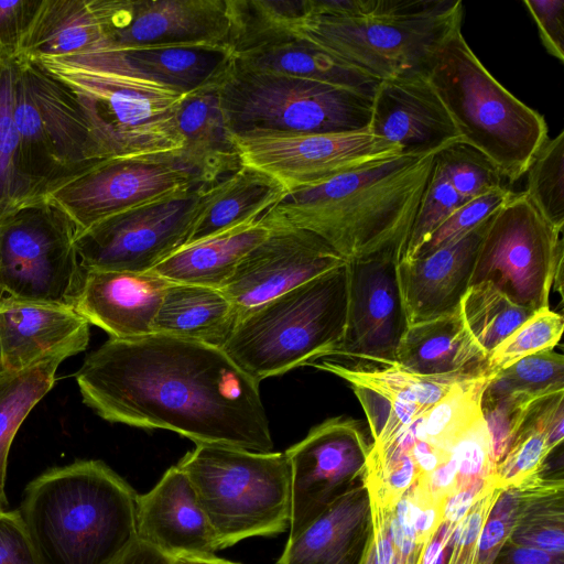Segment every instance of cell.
<instances>
[{
    "mask_svg": "<svg viewBox=\"0 0 564 564\" xmlns=\"http://www.w3.org/2000/svg\"><path fill=\"white\" fill-rule=\"evenodd\" d=\"M75 379L84 403L108 422L172 431L196 445L273 449L260 383L223 349L155 333L109 338Z\"/></svg>",
    "mask_w": 564,
    "mask_h": 564,
    "instance_id": "1",
    "label": "cell"
},
{
    "mask_svg": "<svg viewBox=\"0 0 564 564\" xmlns=\"http://www.w3.org/2000/svg\"><path fill=\"white\" fill-rule=\"evenodd\" d=\"M436 153H403L289 192L259 221L310 231L347 262L393 246L404 254Z\"/></svg>",
    "mask_w": 564,
    "mask_h": 564,
    "instance_id": "2",
    "label": "cell"
},
{
    "mask_svg": "<svg viewBox=\"0 0 564 564\" xmlns=\"http://www.w3.org/2000/svg\"><path fill=\"white\" fill-rule=\"evenodd\" d=\"M137 495L102 460L77 459L32 479L17 510L40 564H109L138 540Z\"/></svg>",
    "mask_w": 564,
    "mask_h": 564,
    "instance_id": "3",
    "label": "cell"
},
{
    "mask_svg": "<svg viewBox=\"0 0 564 564\" xmlns=\"http://www.w3.org/2000/svg\"><path fill=\"white\" fill-rule=\"evenodd\" d=\"M292 35L381 80L426 74L460 31V0H307Z\"/></svg>",
    "mask_w": 564,
    "mask_h": 564,
    "instance_id": "4",
    "label": "cell"
},
{
    "mask_svg": "<svg viewBox=\"0 0 564 564\" xmlns=\"http://www.w3.org/2000/svg\"><path fill=\"white\" fill-rule=\"evenodd\" d=\"M32 62L74 95L101 161L170 154L183 148L177 113L187 94L143 76L109 43Z\"/></svg>",
    "mask_w": 564,
    "mask_h": 564,
    "instance_id": "5",
    "label": "cell"
},
{
    "mask_svg": "<svg viewBox=\"0 0 564 564\" xmlns=\"http://www.w3.org/2000/svg\"><path fill=\"white\" fill-rule=\"evenodd\" d=\"M426 76L463 143L513 183L549 138L544 117L508 91L456 32L432 57Z\"/></svg>",
    "mask_w": 564,
    "mask_h": 564,
    "instance_id": "6",
    "label": "cell"
},
{
    "mask_svg": "<svg viewBox=\"0 0 564 564\" xmlns=\"http://www.w3.org/2000/svg\"><path fill=\"white\" fill-rule=\"evenodd\" d=\"M347 263L242 315L224 352L257 382L327 358L347 322Z\"/></svg>",
    "mask_w": 564,
    "mask_h": 564,
    "instance_id": "7",
    "label": "cell"
},
{
    "mask_svg": "<svg viewBox=\"0 0 564 564\" xmlns=\"http://www.w3.org/2000/svg\"><path fill=\"white\" fill-rule=\"evenodd\" d=\"M176 466L191 481L220 550L290 529L291 468L284 453L198 444Z\"/></svg>",
    "mask_w": 564,
    "mask_h": 564,
    "instance_id": "8",
    "label": "cell"
},
{
    "mask_svg": "<svg viewBox=\"0 0 564 564\" xmlns=\"http://www.w3.org/2000/svg\"><path fill=\"white\" fill-rule=\"evenodd\" d=\"M231 134L330 133L368 127L372 96L281 74L250 72L234 59L216 85Z\"/></svg>",
    "mask_w": 564,
    "mask_h": 564,
    "instance_id": "9",
    "label": "cell"
},
{
    "mask_svg": "<svg viewBox=\"0 0 564 564\" xmlns=\"http://www.w3.org/2000/svg\"><path fill=\"white\" fill-rule=\"evenodd\" d=\"M15 63L13 111L22 164L46 202L101 160L69 89L30 59L15 57Z\"/></svg>",
    "mask_w": 564,
    "mask_h": 564,
    "instance_id": "10",
    "label": "cell"
},
{
    "mask_svg": "<svg viewBox=\"0 0 564 564\" xmlns=\"http://www.w3.org/2000/svg\"><path fill=\"white\" fill-rule=\"evenodd\" d=\"M562 232L523 192L514 193L490 220L469 285L487 282L517 305L532 311L547 307L554 284L563 294Z\"/></svg>",
    "mask_w": 564,
    "mask_h": 564,
    "instance_id": "11",
    "label": "cell"
},
{
    "mask_svg": "<svg viewBox=\"0 0 564 564\" xmlns=\"http://www.w3.org/2000/svg\"><path fill=\"white\" fill-rule=\"evenodd\" d=\"M75 226L43 202L0 223V297L73 306L83 272Z\"/></svg>",
    "mask_w": 564,
    "mask_h": 564,
    "instance_id": "12",
    "label": "cell"
},
{
    "mask_svg": "<svg viewBox=\"0 0 564 564\" xmlns=\"http://www.w3.org/2000/svg\"><path fill=\"white\" fill-rule=\"evenodd\" d=\"M231 139L241 165L273 177L288 193L403 154L400 145L368 128L330 133L257 132L231 134Z\"/></svg>",
    "mask_w": 564,
    "mask_h": 564,
    "instance_id": "13",
    "label": "cell"
},
{
    "mask_svg": "<svg viewBox=\"0 0 564 564\" xmlns=\"http://www.w3.org/2000/svg\"><path fill=\"white\" fill-rule=\"evenodd\" d=\"M205 184L108 217L75 236L83 270L147 272L183 248Z\"/></svg>",
    "mask_w": 564,
    "mask_h": 564,
    "instance_id": "14",
    "label": "cell"
},
{
    "mask_svg": "<svg viewBox=\"0 0 564 564\" xmlns=\"http://www.w3.org/2000/svg\"><path fill=\"white\" fill-rule=\"evenodd\" d=\"M198 184L174 153L117 158L100 161L48 194L46 202L67 215L77 235L108 217Z\"/></svg>",
    "mask_w": 564,
    "mask_h": 564,
    "instance_id": "15",
    "label": "cell"
},
{
    "mask_svg": "<svg viewBox=\"0 0 564 564\" xmlns=\"http://www.w3.org/2000/svg\"><path fill=\"white\" fill-rule=\"evenodd\" d=\"M402 257L403 249L393 246L347 262L346 329L327 359H347L352 367L395 365L409 326L397 274Z\"/></svg>",
    "mask_w": 564,
    "mask_h": 564,
    "instance_id": "16",
    "label": "cell"
},
{
    "mask_svg": "<svg viewBox=\"0 0 564 564\" xmlns=\"http://www.w3.org/2000/svg\"><path fill=\"white\" fill-rule=\"evenodd\" d=\"M369 445L358 421L336 416L284 452L291 468L289 539L365 482Z\"/></svg>",
    "mask_w": 564,
    "mask_h": 564,
    "instance_id": "17",
    "label": "cell"
},
{
    "mask_svg": "<svg viewBox=\"0 0 564 564\" xmlns=\"http://www.w3.org/2000/svg\"><path fill=\"white\" fill-rule=\"evenodd\" d=\"M108 43L119 51L200 46L231 52L227 0H95Z\"/></svg>",
    "mask_w": 564,
    "mask_h": 564,
    "instance_id": "18",
    "label": "cell"
},
{
    "mask_svg": "<svg viewBox=\"0 0 564 564\" xmlns=\"http://www.w3.org/2000/svg\"><path fill=\"white\" fill-rule=\"evenodd\" d=\"M346 263L328 243L310 231L269 229L268 236L241 259L221 291L240 318L248 311Z\"/></svg>",
    "mask_w": 564,
    "mask_h": 564,
    "instance_id": "19",
    "label": "cell"
},
{
    "mask_svg": "<svg viewBox=\"0 0 564 564\" xmlns=\"http://www.w3.org/2000/svg\"><path fill=\"white\" fill-rule=\"evenodd\" d=\"M351 387L367 416L372 444L386 442L469 378L424 376L398 365L352 367L332 359L312 362ZM475 378V377H471Z\"/></svg>",
    "mask_w": 564,
    "mask_h": 564,
    "instance_id": "20",
    "label": "cell"
},
{
    "mask_svg": "<svg viewBox=\"0 0 564 564\" xmlns=\"http://www.w3.org/2000/svg\"><path fill=\"white\" fill-rule=\"evenodd\" d=\"M367 128L373 134L400 145L403 153L438 152L463 142L424 73L379 80Z\"/></svg>",
    "mask_w": 564,
    "mask_h": 564,
    "instance_id": "21",
    "label": "cell"
},
{
    "mask_svg": "<svg viewBox=\"0 0 564 564\" xmlns=\"http://www.w3.org/2000/svg\"><path fill=\"white\" fill-rule=\"evenodd\" d=\"M137 538L170 558L214 555V530L186 475L175 465L154 487L137 495Z\"/></svg>",
    "mask_w": 564,
    "mask_h": 564,
    "instance_id": "22",
    "label": "cell"
},
{
    "mask_svg": "<svg viewBox=\"0 0 564 564\" xmlns=\"http://www.w3.org/2000/svg\"><path fill=\"white\" fill-rule=\"evenodd\" d=\"M170 283L152 270H84L73 307L110 338H140L153 334V322Z\"/></svg>",
    "mask_w": 564,
    "mask_h": 564,
    "instance_id": "23",
    "label": "cell"
},
{
    "mask_svg": "<svg viewBox=\"0 0 564 564\" xmlns=\"http://www.w3.org/2000/svg\"><path fill=\"white\" fill-rule=\"evenodd\" d=\"M491 218L454 243L421 258L399 261L398 283L409 325L437 318L459 307Z\"/></svg>",
    "mask_w": 564,
    "mask_h": 564,
    "instance_id": "24",
    "label": "cell"
},
{
    "mask_svg": "<svg viewBox=\"0 0 564 564\" xmlns=\"http://www.w3.org/2000/svg\"><path fill=\"white\" fill-rule=\"evenodd\" d=\"M89 325L70 305L0 297V370H21L89 338Z\"/></svg>",
    "mask_w": 564,
    "mask_h": 564,
    "instance_id": "25",
    "label": "cell"
},
{
    "mask_svg": "<svg viewBox=\"0 0 564 564\" xmlns=\"http://www.w3.org/2000/svg\"><path fill=\"white\" fill-rule=\"evenodd\" d=\"M371 534V503L364 482L289 539L278 564H362Z\"/></svg>",
    "mask_w": 564,
    "mask_h": 564,
    "instance_id": "26",
    "label": "cell"
},
{
    "mask_svg": "<svg viewBox=\"0 0 564 564\" xmlns=\"http://www.w3.org/2000/svg\"><path fill=\"white\" fill-rule=\"evenodd\" d=\"M487 358L458 307L409 325L399 344L395 365L424 376L471 378L487 376Z\"/></svg>",
    "mask_w": 564,
    "mask_h": 564,
    "instance_id": "27",
    "label": "cell"
},
{
    "mask_svg": "<svg viewBox=\"0 0 564 564\" xmlns=\"http://www.w3.org/2000/svg\"><path fill=\"white\" fill-rule=\"evenodd\" d=\"M183 148L174 154L199 183L209 185L241 166L216 85L187 94L177 113Z\"/></svg>",
    "mask_w": 564,
    "mask_h": 564,
    "instance_id": "28",
    "label": "cell"
},
{
    "mask_svg": "<svg viewBox=\"0 0 564 564\" xmlns=\"http://www.w3.org/2000/svg\"><path fill=\"white\" fill-rule=\"evenodd\" d=\"M286 193L273 177L241 165L235 172L204 186L185 246L259 219Z\"/></svg>",
    "mask_w": 564,
    "mask_h": 564,
    "instance_id": "29",
    "label": "cell"
},
{
    "mask_svg": "<svg viewBox=\"0 0 564 564\" xmlns=\"http://www.w3.org/2000/svg\"><path fill=\"white\" fill-rule=\"evenodd\" d=\"M106 42L95 0H41L14 56L30 61L62 57Z\"/></svg>",
    "mask_w": 564,
    "mask_h": 564,
    "instance_id": "30",
    "label": "cell"
},
{
    "mask_svg": "<svg viewBox=\"0 0 564 564\" xmlns=\"http://www.w3.org/2000/svg\"><path fill=\"white\" fill-rule=\"evenodd\" d=\"M245 70L272 73L332 84L373 96L379 83L294 35H284L232 55Z\"/></svg>",
    "mask_w": 564,
    "mask_h": 564,
    "instance_id": "31",
    "label": "cell"
},
{
    "mask_svg": "<svg viewBox=\"0 0 564 564\" xmlns=\"http://www.w3.org/2000/svg\"><path fill=\"white\" fill-rule=\"evenodd\" d=\"M239 319L218 289L170 283L153 322V333L223 349Z\"/></svg>",
    "mask_w": 564,
    "mask_h": 564,
    "instance_id": "32",
    "label": "cell"
},
{
    "mask_svg": "<svg viewBox=\"0 0 564 564\" xmlns=\"http://www.w3.org/2000/svg\"><path fill=\"white\" fill-rule=\"evenodd\" d=\"M269 234L259 219L187 245L152 271L171 283L221 290L241 259Z\"/></svg>",
    "mask_w": 564,
    "mask_h": 564,
    "instance_id": "33",
    "label": "cell"
},
{
    "mask_svg": "<svg viewBox=\"0 0 564 564\" xmlns=\"http://www.w3.org/2000/svg\"><path fill=\"white\" fill-rule=\"evenodd\" d=\"M89 338L74 340L21 370H0V505L7 507L8 457L13 438L30 411L52 389L66 358L86 349Z\"/></svg>",
    "mask_w": 564,
    "mask_h": 564,
    "instance_id": "34",
    "label": "cell"
},
{
    "mask_svg": "<svg viewBox=\"0 0 564 564\" xmlns=\"http://www.w3.org/2000/svg\"><path fill=\"white\" fill-rule=\"evenodd\" d=\"M123 53L137 72L181 94L217 85L234 59L228 50L200 46L143 48Z\"/></svg>",
    "mask_w": 564,
    "mask_h": 564,
    "instance_id": "35",
    "label": "cell"
},
{
    "mask_svg": "<svg viewBox=\"0 0 564 564\" xmlns=\"http://www.w3.org/2000/svg\"><path fill=\"white\" fill-rule=\"evenodd\" d=\"M518 508L508 541L564 555V481L541 474L517 487Z\"/></svg>",
    "mask_w": 564,
    "mask_h": 564,
    "instance_id": "36",
    "label": "cell"
},
{
    "mask_svg": "<svg viewBox=\"0 0 564 564\" xmlns=\"http://www.w3.org/2000/svg\"><path fill=\"white\" fill-rule=\"evenodd\" d=\"M14 56L0 55V223L19 209L45 202L24 172L14 120Z\"/></svg>",
    "mask_w": 564,
    "mask_h": 564,
    "instance_id": "37",
    "label": "cell"
},
{
    "mask_svg": "<svg viewBox=\"0 0 564 564\" xmlns=\"http://www.w3.org/2000/svg\"><path fill=\"white\" fill-rule=\"evenodd\" d=\"M459 307L467 329L487 355L536 312L517 305L487 282L469 285Z\"/></svg>",
    "mask_w": 564,
    "mask_h": 564,
    "instance_id": "38",
    "label": "cell"
},
{
    "mask_svg": "<svg viewBox=\"0 0 564 564\" xmlns=\"http://www.w3.org/2000/svg\"><path fill=\"white\" fill-rule=\"evenodd\" d=\"M232 55L283 35L306 14V0H227Z\"/></svg>",
    "mask_w": 564,
    "mask_h": 564,
    "instance_id": "39",
    "label": "cell"
},
{
    "mask_svg": "<svg viewBox=\"0 0 564 564\" xmlns=\"http://www.w3.org/2000/svg\"><path fill=\"white\" fill-rule=\"evenodd\" d=\"M524 195L553 227H564V131L547 138L529 165Z\"/></svg>",
    "mask_w": 564,
    "mask_h": 564,
    "instance_id": "40",
    "label": "cell"
},
{
    "mask_svg": "<svg viewBox=\"0 0 564 564\" xmlns=\"http://www.w3.org/2000/svg\"><path fill=\"white\" fill-rule=\"evenodd\" d=\"M563 329L562 314L550 306L538 310L488 354L486 375L494 376L524 357L552 350L560 341Z\"/></svg>",
    "mask_w": 564,
    "mask_h": 564,
    "instance_id": "41",
    "label": "cell"
},
{
    "mask_svg": "<svg viewBox=\"0 0 564 564\" xmlns=\"http://www.w3.org/2000/svg\"><path fill=\"white\" fill-rule=\"evenodd\" d=\"M488 383L533 397L564 391V357L554 349L536 352L488 376Z\"/></svg>",
    "mask_w": 564,
    "mask_h": 564,
    "instance_id": "42",
    "label": "cell"
},
{
    "mask_svg": "<svg viewBox=\"0 0 564 564\" xmlns=\"http://www.w3.org/2000/svg\"><path fill=\"white\" fill-rule=\"evenodd\" d=\"M435 160L465 200L505 186L498 169L484 154L463 142L441 150Z\"/></svg>",
    "mask_w": 564,
    "mask_h": 564,
    "instance_id": "43",
    "label": "cell"
},
{
    "mask_svg": "<svg viewBox=\"0 0 564 564\" xmlns=\"http://www.w3.org/2000/svg\"><path fill=\"white\" fill-rule=\"evenodd\" d=\"M539 398L542 397L494 388L487 380L480 411L490 437L495 465L508 451L532 403Z\"/></svg>",
    "mask_w": 564,
    "mask_h": 564,
    "instance_id": "44",
    "label": "cell"
},
{
    "mask_svg": "<svg viewBox=\"0 0 564 564\" xmlns=\"http://www.w3.org/2000/svg\"><path fill=\"white\" fill-rule=\"evenodd\" d=\"M465 202L467 200L455 191L434 158L401 261L411 260L432 232Z\"/></svg>",
    "mask_w": 564,
    "mask_h": 564,
    "instance_id": "45",
    "label": "cell"
},
{
    "mask_svg": "<svg viewBox=\"0 0 564 564\" xmlns=\"http://www.w3.org/2000/svg\"><path fill=\"white\" fill-rule=\"evenodd\" d=\"M513 195L514 193L510 188L501 186L465 202L432 232L411 260L424 257L462 239L478 225L492 217Z\"/></svg>",
    "mask_w": 564,
    "mask_h": 564,
    "instance_id": "46",
    "label": "cell"
},
{
    "mask_svg": "<svg viewBox=\"0 0 564 564\" xmlns=\"http://www.w3.org/2000/svg\"><path fill=\"white\" fill-rule=\"evenodd\" d=\"M501 491L490 485L476 498L454 531L445 564H476L482 527Z\"/></svg>",
    "mask_w": 564,
    "mask_h": 564,
    "instance_id": "47",
    "label": "cell"
},
{
    "mask_svg": "<svg viewBox=\"0 0 564 564\" xmlns=\"http://www.w3.org/2000/svg\"><path fill=\"white\" fill-rule=\"evenodd\" d=\"M518 489H502L479 536L476 564H492L514 527Z\"/></svg>",
    "mask_w": 564,
    "mask_h": 564,
    "instance_id": "48",
    "label": "cell"
},
{
    "mask_svg": "<svg viewBox=\"0 0 564 564\" xmlns=\"http://www.w3.org/2000/svg\"><path fill=\"white\" fill-rule=\"evenodd\" d=\"M534 20L546 52L564 62V1L527 0L523 2Z\"/></svg>",
    "mask_w": 564,
    "mask_h": 564,
    "instance_id": "49",
    "label": "cell"
},
{
    "mask_svg": "<svg viewBox=\"0 0 564 564\" xmlns=\"http://www.w3.org/2000/svg\"><path fill=\"white\" fill-rule=\"evenodd\" d=\"M0 564H40L17 509L0 508Z\"/></svg>",
    "mask_w": 564,
    "mask_h": 564,
    "instance_id": "50",
    "label": "cell"
},
{
    "mask_svg": "<svg viewBox=\"0 0 564 564\" xmlns=\"http://www.w3.org/2000/svg\"><path fill=\"white\" fill-rule=\"evenodd\" d=\"M40 1H0V55L14 56Z\"/></svg>",
    "mask_w": 564,
    "mask_h": 564,
    "instance_id": "51",
    "label": "cell"
},
{
    "mask_svg": "<svg viewBox=\"0 0 564 564\" xmlns=\"http://www.w3.org/2000/svg\"><path fill=\"white\" fill-rule=\"evenodd\" d=\"M372 534L362 564H393L394 550L390 538L386 508L371 502Z\"/></svg>",
    "mask_w": 564,
    "mask_h": 564,
    "instance_id": "52",
    "label": "cell"
},
{
    "mask_svg": "<svg viewBox=\"0 0 564 564\" xmlns=\"http://www.w3.org/2000/svg\"><path fill=\"white\" fill-rule=\"evenodd\" d=\"M492 564H564V555H555L507 541Z\"/></svg>",
    "mask_w": 564,
    "mask_h": 564,
    "instance_id": "53",
    "label": "cell"
},
{
    "mask_svg": "<svg viewBox=\"0 0 564 564\" xmlns=\"http://www.w3.org/2000/svg\"><path fill=\"white\" fill-rule=\"evenodd\" d=\"M109 564H172V558L137 540Z\"/></svg>",
    "mask_w": 564,
    "mask_h": 564,
    "instance_id": "54",
    "label": "cell"
},
{
    "mask_svg": "<svg viewBox=\"0 0 564 564\" xmlns=\"http://www.w3.org/2000/svg\"><path fill=\"white\" fill-rule=\"evenodd\" d=\"M172 564H239L214 555L178 556L172 558Z\"/></svg>",
    "mask_w": 564,
    "mask_h": 564,
    "instance_id": "55",
    "label": "cell"
},
{
    "mask_svg": "<svg viewBox=\"0 0 564 564\" xmlns=\"http://www.w3.org/2000/svg\"><path fill=\"white\" fill-rule=\"evenodd\" d=\"M0 508H2L1 505H0Z\"/></svg>",
    "mask_w": 564,
    "mask_h": 564,
    "instance_id": "56",
    "label": "cell"
}]
</instances>
